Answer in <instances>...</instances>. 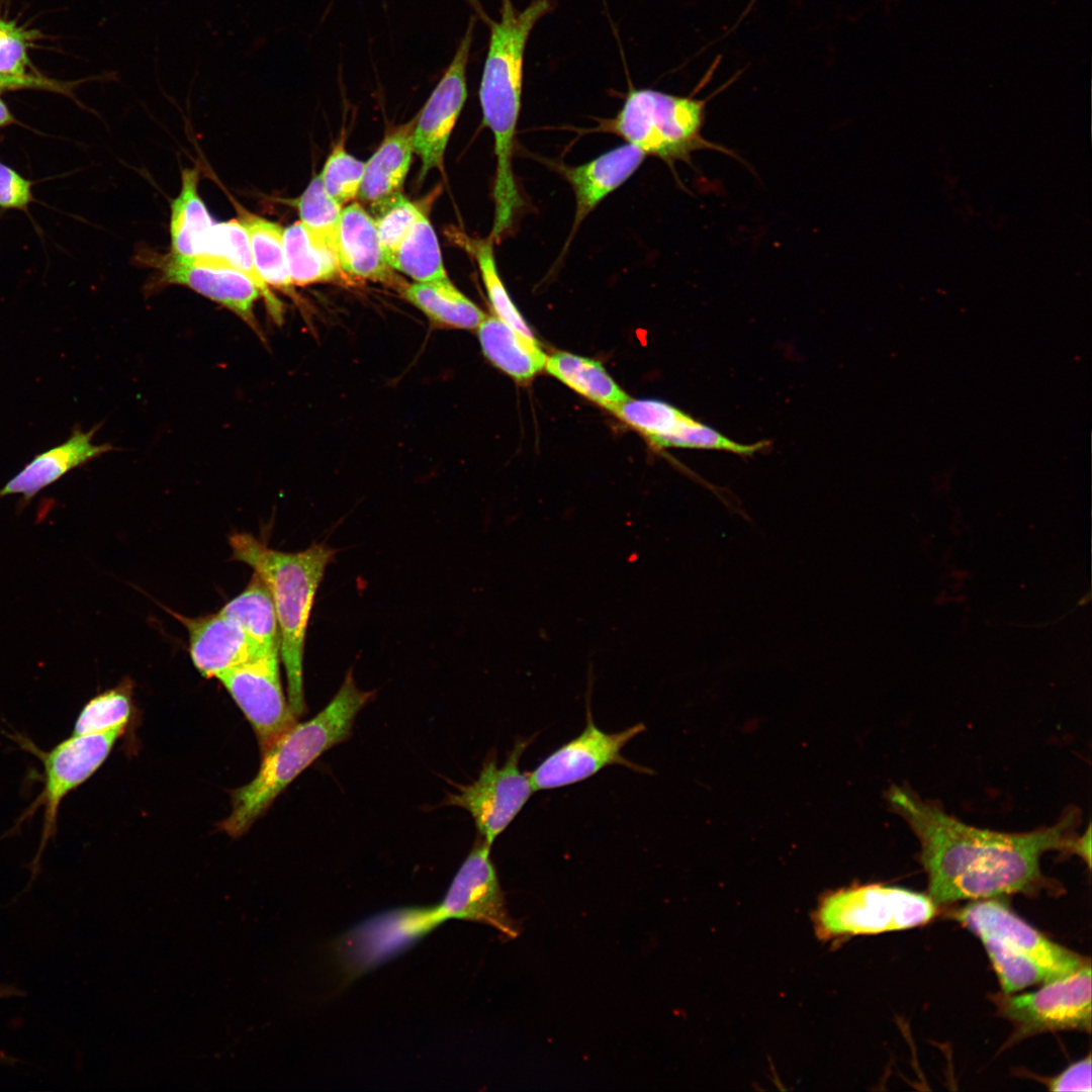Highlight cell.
Returning <instances> with one entry per match:
<instances>
[{
    "instance_id": "cell-1",
    "label": "cell",
    "mask_w": 1092,
    "mask_h": 1092,
    "mask_svg": "<svg viewBox=\"0 0 1092 1092\" xmlns=\"http://www.w3.org/2000/svg\"><path fill=\"white\" fill-rule=\"evenodd\" d=\"M889 800L920 841L928 896L936 905L1034 890L1042 882L1044 852L1078 851L1073 813L1051 827L1005 833L967 825L907 789L894 787Z\"/></svg>"
},
{
    "instance_id": "cell-2",
    "label": "cell",
    "mask_w": 1092,
    "mask_h": 1092,
    "mask_svg": "<svg viewBox=\"0 0 1092 1092\" xmlns=\"http://www.w3.org/2000/svg\"><path fill=\"white\" fill-rule=\"evenodd\" d=\"M474 7L489 28L479 101L483 123L493 133L496 157L492 233L504 235L512 228L514 217L523 205L513 173L512 156L521 110L526 46L536 23L554 9L555 3L553 0H533L520 10L512 0H500L498 20L490 19L476 2Z\"/></svg>"
},
{
    "instance_id": "cell-3",
    "label": "cell",
    "mask_w": 1092,
    "mask_h": 1092,
    "mask_svg": "<svg viewBox=\"0 0 1092 1092\" xmlns=\"http://www.w3.org/2000/svg\"><path fill=\"white\" fill-rule=\"evenodd\" d=\"M374 696L375 691L359 689L349 670L338 692L318 714L305 722H296L262 752L256 777L233 793L232 811L220 822V829L233 837L246 833L304 769L349 738L356 717Z\"/></svg>"
},
{
    "instance_id": "cell-4",
    "label": "cell",
    "mask_w": 1092,
    "mask_h": 1092,
    "mask_svg": "<svg viewBox=\"0 0 1092 1092\" xmlns=\"http://www.w3.org/2000/svg\"><path fill=\"white\" fill-rule=\"evenodd\" d=\"M233 558L254 569L271 594L280 634L287 701L296 718L305 713L303 653L305 635L317 588L337 551L312 543L297 552L272 549L246 533L229 538Z\"/></svg>"
},
{
    "instance_id": "cell-5",
    "label": "cell",
    "mask_w": 1092,
    "mask_h": 1092,
    "mask_svg": "<svg viewBox=\"0 0 1092 1092\" xmlns=\"http://www.w3.org/2000/svg\"><path fill=\"white\" fill-rule=\"evenodd\" d=\"M954 914L981 939L1003 993L1044 984L1090 963L1045 937L1002 902L977 901Z\"/></svg>"
},
{
    "instance_id": "cell-6",
    "label": "cell",
    "mask_w": 1092,
    "mask_h": 1092,
    "mask_svg": "<svg viewBox=\"0 0 1092 1092\" xmlns=\"http://www.w3.org/2000/svg\"><path fill=\"white\" fill-rule=\"evenodd\" d=\"M706 100L676 96L652 89H632L608 129L670 166L690 162L699 150L730 151L702 135Z\"/></svg>"
},
{
    "instance_id": "cell-7",
    "label": "cell",
    "mask_w": 1092,
    "mask_h": 1092,
    "mask_svg": "<svg viewBox=\"0 0 1092 1092\" xmlns=\"http://www.w3.org/2000/svg\"><path fill=\"white\" fill-rule=\"evenodd\" d=\"M936 914L929 897L910 890L863 885L826 894L813 920L819 938L829 940L877 934L922 925Z\"/></svg>"
},
{
    "instance_id": "cell-8",
    "label": "cell",
    "mask_w": 1092,
    "mask_h": 1092,
    "mask_svg": "<svg viewBox=\"0 0 1092 1092\" xmlns=\"http://www.w3.org/2000/svg\"><path fill=\"white\" fill-rule=\"evenodd\" d=\"M124 729L120 727L101 733L71 734L48 751L38 749L24 739L20 741L21 745L39 758L43 766L42 790L28 810L32 813L38 807L43 808L39 847L30 866L32 879L39 870L40 857L48 842L56 834L61 803L102 765Z\"/></svg>"
},
{
    "instance_id": "cell-9",
    "label": "cell",
    "mask_w": 1092,
    "mask_h": 1092,
    "mask_svg": "<svg viewBox=\"0 0 1092 1092\" xmlns=\"http://www.w3.org/2000/svg\"><path fill=\"white\" fill-rule=\"evenodd\" d=\"M533 738H519L503 765L494 753L484 760L477 779L458 786L443 804L466 810L472 817L478 836L489 845L521 812L535 792L528 772L520 769V759Z\"/></svg>"
},
{
    "instance_id": "cell-10",
    "label": "cell",
    "mask_w": 1092,
    "mask_h": 1092,
    "mask_svg": "<svg viewBox=\"0 0 1092 1092\" xmlns=\"http://www.w3.org/2000/svg\"><path fill=\"white\" fill-rule=\"evenodd\" d=\"M1091 987L1088 963L1034 992L997 995L995 1003L998 1012L1013 1024L1015 1039L1057 1030L1090 1032Z\"/></svg>"
},
{
    "instance_id": "cell-11",
    "label": "cell",
    "mask_w": 1092,
    "mask_h": 1092,
    "mask_svg": "<svg viewBox=\"0 0 1092 1092\" xmlns=\"http://www.w3.org/2000/svg\"><path fill=\"white\" fill-rule=\"evenodd\" d=\"M444 921L438 905L378 913L337 940V962L347 979H355L403 952Z\"/></svg>"
},
{
    "instance_id": "cell-12",
    "label": "cell",
    "mask_w": 1092,
    "mask_h": 1092,
    "mask_svg": "<svg viewBox=\"0 0 1092 1092\" xmlns=\"http://www.w3.org/2000/svg\"><path fill=\"white\" fill-rule=\"evenodd\" d=\"M645 730L646 726L643 723H637L622 731L607 733L596 726L592 712L588 710L583 731L550 753L534 770L528 772L535 792L559 789L579 783L614 764L624 765L639 772H647V768L631 762L622 755L623 748Z\"/></svg>"
},
{
    "instance_id": "cell-13",
    "label": "cell",
    "mask_w": 1092,
    "mask_h": 1092,
    "mask_svg": "<svg viewBox=\"0 0 1092 1092\" xmlns=\"http://www.w3.org/2000/svg\"><path fill=\"white\" fill-rule=\"evenodd\" d=\"M279 656L264 654L216 677L251 723L262 752L297 722L282 690Z\"/></svg>"
},
{
    "instance_id": "cell-14",
    "label": "cell",
    "mask_w": 1092,
    "mask_h": 1092,
    "mask_svg": "<svg viewBox=\"0 0 1092 1092\" xmlns=\"http://www.w3.org/2000/svg\"><path fill=\"white\" fill-rule=\"evenodd\" d=\"M490 849L491 845L478 836L438 906L446 921L454 918L482 923L513 939L520 934V927L507 909Z\"/></svg>"
},
{
    "instance_id": "cell-15",
    "label": "cell",
    "mask_w": 1092,
    "mask_h": 1092,
    "mask_svg": "<svg viewBox=\"0 0 1092 1092\" xmlns=\"http://www.w3.org/2000/svg\"><path fill=\"white\" fill-rule=\"evenodd\" d=\"M475 18L467 28L439 83L416 116L414 152L421 158V177L442 169L451 131L467 98L466 69L473 40Z\"/></svg>"
},
{
    "instance_id": "cell-16",
    "label": "cell",
    "mask_w": 1092,
    "mask_h": 1092,
    "mask_svg": "<svg viewBox=\"0 0 1092 1092\" xmlns=\"http://www.w3.org/2000/svg\"><path fill=\"white\" fill-rule=\"evenodd\" d=\"M158 267L163 282L186 286L228 308L264 341L254 312L255 302L262 295L245 274L229 268L194 264L173 254L162 259Z\"/></svg>"
},
{
    "instance_id": "cell-17",
    "label": "cell",
    "mask_w": 1092,
    "mask_h": 1092,
    "mask_svg": "<svg viewBox=\"0 0 1092 1092\" xmlns=\"http://www.w3.org/2000/svg\"><path fill=\"white\" fill-rule=\"evenodd\" d=\"M174 615L188 631L192 662L204 677H217L232 667L279 652L263 648L220 612L194 619Z\"/></svg>"
},
{
    "instance_id": "cell-18",
    "label": "cell",
    "mask_w": 1092,
    "mask_h": 1092,
    "mask_svg": "<svg viewBox=\"0 0 1092 1092\" xmlns=\"http://www.w3.org/2000/svg\"><path fill=\"white\" fill-rule=\"evenodd\" d=\"M644 158L642 151L627 143L578 166L556 165L575 197L573 223L565 247L586 216L635 173Z\"/></svg>"
},
{
    "instance_id": "cell-19",
    "label": "cell",
    "mask_w": 1092,
    "mask_h": 1092,
    "mask_svg": "<svg viewBox=\"0 0 1092 1092\" xmlns=\"http://www.w3.org/2000/svg\"><path fill=\"white\" fill-rule=\"evenodd\" d=\"M97 430L98 426L87 432L75 428L65 442L35 455L0 488V498L19 494L20 504L24 507L40 490L73 469L111 451L113 447L110 444L92 442Z\"/></svg>"
},
{
    "instance_id": "cell-20",
    "label": "cell",
    "mask_w": 1092,
    "mask_h": 1092,
    "mask_svg": "<svg viewBox=\"0 0 1092 1092\" xmlns=\"http://www.w3.org/2000/svg\"><path fill=\"white\" fill-rule=\"evenodd\" d=\"M336 252L346 273L383 283H398L379 241L374 218L359 204L342 209Z\"/></svg>"
},
{
    "instance_id": "cell-21",
    "label": "cell",
    "mask_w": 1092,
    "mask_h": 1092,
    "mask_svg": "<svg viewBox=\"0 0 1092 1092\" xmlns=\"http://www.w3.org/2000/svg\"><path fill=\"white\" fill-rule=\"evenodd\" d=\"M416 117L391 131L365 163L358 196L377 211L400 194L414 153Z\"/></svg>"
},
{
    "instance_id": "cell-22",
    "label": "cell",
    "mask_w": 1092,
    "mask_h": 1092,
    "mask_svg": "<svg viewBox=\"0 0 1092 1092\" xmlns=\"http://www.w3.org/2000/svg\"><path fill=\"white\" fill-rule=\"evenodd\" d=\"M185 259L194 264L229 268L245 274L260 290L269 315L277 325L282 324L283 304L259 274L248 235L239 218L213 223L201 253Z\"/></svg>"
},
{
    "instance_id": "cell-23",
    "label": "cell",
    "mask_w": 1092,
    "mask_h": 1092,
    "mask_svg": "<svg viewBox=\"0 0 1092 1092\" xmlns=\"http://www.w3.org/2000/svg\"><path fill=\"white\" fill-rule=\"evenodd\" d=\"M477 329L485 357L514 379L528 381L545 367L547 356L538 342L495 315H486Z\"/></svg>"
},
{
    "instance_id": "cell-24",
    "label": "cell",
    "mask_w": 1092,
    "mask_h": 1092,
    "mask_svg": "<svg viewBox=\"0 0 1092 1092\" xmlns=\"http://www.w3.org/2000/svg\"><path fill=\"white\" fill-rule=\"evenodd\" d=\"M404 298L436 326L474 330L486 314L465 296L448 277L400 287Z\"/></svg>"
},
{
    "instance_id": "cell-25",
    "label": "cell",
    "mask_w": 1092,
    "mask_h": 1092,
    "mask_svg": "<svg viewBox=\"0 0 1092 1092\" xmlns=\"http://www.w3.org/2000/svg\"><path fill=\"white\" fill-rule=\"evenodd\" d=\"M199 171L184 169L181 189L171 203L170 235L173 255L191 258L201 253L213 222L198 193Z\"/></svg>"
},
{
    "instance_id": "cell-26",
    "label": "cell",
    "mask_w": 1092,
    "mask_h": 1092,
    "mask_svg": "<svg viewBox=\"0 0 1092 1092\" xmlns=\"http://www.w3.org/2000/svg\"><path fill=\"white\" fill-rule=\"evenodd\" d=\"M544 368L569 388L611 412L629 398L603 365L593 359L557 352L547 357Z\"/></svg>"
},
{
    "instance_id": "cell-27",
    "label": "cell",
    "mask_w": 1092,
    "mask_h": 1092,
    "mask_svg": "<svg viewBox=\"0 0 1092 1092\" xmlns=\"http://www.w3.org/2000/svg\"><path fill=\"white\" fill-rule=\"evenodd\" d=\"M269 651L280 652V634L274 603L263 579L254 572L247 587L219 611Z\"/></svg>"
},
{
    "instance_id": "cell-28",
    "label": "cell",
    "mask_w": 1092,
    "mask_h": 1092,
    "mask_svg": "<svg viewBox=\"0 0 1092 1092\" xmlns=\"http://www.w3.org/2000/svg\"><path fill=\"white\" fill-rule=\"evenodd\" d=\"M251 247L255 266L265 283L285 293H293L284 247V229L277 222L242 211L239 217Z\"/></svg>"
},
{
    "instance_id": "cell-29",
    "label": "cell",
    "mask_w": 1092,
    "mask_h": 1092,
    "mask_svg": "<svg viewBox=\"0 0 1092 1092\" xmlns=\"http://www.w3.org/2000/svg\"><path fill=\"white\" fill-rule=\"evenodd\" d=\"M283 247L288 272L294 285L327 282L334 279L341 270L336 253L313 241L300 221L284 229Z\"/></svg>"
},
{
    "instance_id": "cell-30",
    "label": "cell",
    "mask_w": 1092,
    "mask_h": 1092,
    "mask_svg": "<svg viewBox=\"0 0 1092 1092\" xmlns=\"http://www.w3.org/2000/svg\"><path fill=\"white\" fill-rule=\"evenodd\" d=\"M388 264L416 282H430L447 277L437 236L423 211Z\"/></svg>"
},
{
    "instance_id": "cell-31",
    "label": "cell",
    "mask_w": 1092,
    "mask_h": 1092,
    "mask_svg": "<svg viewBox=\"0 0 1092 1092\" xmlns=\"http://www.w3.org/2000/svg\"><path fill=\"white\" fill-rule=\"evenodd\" d=\"M39 36L38 31L19 27L0 15V89H58L52 82L29 71L27 51Z\"/></svg>"
},
{
    "instance_id": "cell-32",
    "label": "cell",
    "mask_w": 1092,
    "mask_h": 1092,
    "mask_svg": "<svg viewBox=\"0 0 1092 1092\" xmlns=\"http://www.w3.org/2000/svg\"><path fill=\"white\" fill-rule=\"evenodd\" d=\"M614 413L659 447H663L690 418L673 405L654 399L628 398Z\"/></svg>"
},
{
    "instance_id": "cell-33",
    "label": "cell",
    "mask_w": 1092,
    "mask_h": 1092,
    "mask_svg": "<svg viewBox=\"0 0 1092 1092\" xmlns=\"http://www.w3.org/2000/svg\"><path fill=\"white\" fill-rule=\"evenodd\" d=\"M300 222L316 243L336 252L342 205L326 192L320 175L313 177L298 199Z\"/></svg>"
},
{
    "instance_id": "cell-34",
    "label": "cell",
    "mask_w": 1092,
    "mask_h": 1092,
    "mask_svg": "<svg viewBox=\"0 0 1092 1092\" xmlns=\"http://www.w3.org/2000/svg\"><path fill=\"white\" fill-rule=\"evenodd\" d=\"M493 243L494 242L490 238L472 241L470 243V250L478 263L481 278L493 308L494 315L526 338L537 341L517 306L509 296L498 275L494 260Z\"/></svg>"
},
{
    "instance_id": "cell-35",
    "label": "cell",
    "mask_w": 1092,
    "mask_h": 1092,
    "mask_svg": "<svg viewBox=\"0 0 1092 1092\" xmlns=\"http://www.w3.org/2000/svg\"><path fill=\"white\" fill-rule=\"evenodd\" d=\"M130 701L125 689L117 687L92 698L76 718L72 735L106 732L125 728L130 715Z\"/></svg>"
},
{
    "instance_id": "cell-36",
    "label": "cell",
    "mask_w": 1092,
    "mask_h": 1092,
    "mask_svg": "<svg viewBox=\"0 0 1092 1092\" xmlns=\"http://www.w3.org/2000/svg\"><path fill=\"white\" fill-rule=\"evenodd\" d=\"M365 163L348 154L343 144L334 148L320 174L328 195L337 203L354 199L360 190Z\"/></svg>"
},
{
    "instance_id": "cell-37",
    "label": "cell",
    "mask_w": 1092,
    "mask_h": 1092,
    "mask_svg": "<svg viewBox=\"0 0 1092 1092\" xmlns=\"http://www.w3.org/2000/svg\"><path fill=\"white\" fill-rule=\"evenodd\" d=\"M421 212L422 210L401 193L374 212L377 234L387 263Z\"/></svg>"
},
{
    "instance_id": "cell-38",
    "label": "cell",
    "mask_w": 1092,
    "mask_h": 1092,
    "mask_svg": "<svg viewBox=\"0 0 1092 1092\" xmlns=\"http://www.w3.org/2000/svg\"><path fill=\"white\" fill-rule=\"evenodd\" d=\"M763 446L761 442L756 444L734 442L693 418H690L664 445V447L721 450L740 455H751Z\"/></svg>"
},
{
    "instance_id": "cell-39",
    "label": "cell",
    "mask_w": 1092,
    "mask_h": 1092,
    "mask_svg": "<svg viewBox=\"0 0 1092 1092\" xmlns=\"http://www.w3.org/2000/svg\"><path fill=\"white\" fill-rule=\"evenodd\" d=\"M32 182L0 162V207L24 209L33 199Z\"/></svg>"
},
{
    "instance_id": "cell-40",
    "label": "cell",
    "mask_w": 1092,
    "mask_h": 1092,
    "mask_svg": "<svg viewBox=\"0 0 1092 1092\" xmlns=\"http://www.w3.org/2000/svg\"><path fill=\"white\" fill-rule=\"evenodd\" d=\"M1051 1091H1087L1091 1087V1056L1070 1065L1045 1083Z\"/></svg>"
},
{
    "instance_id": "cell-41",
    "label": "cell",
    "mask_w": 1092,
    "mask_h": 1092,
    "mask_svg": "<svg viewBox=\"0 0 1092 1092\" xmlns=\"http://www.w3.org/2000/svg\"><path fill=\"white\" fill-rule=\"evenodd\" d=\"M24 991L14 985L0 984V999L24 996ZM16 1060L0 1052V1063L14 1064Z\"/></svg>"
},
{
    "instance_id": "cell-42",
    "label": "cell",
    "mask_w": 1092,
    "mask_h": 1092,
    "mask_svg": "<svg viewBox=\"0 0 1092 1092\" xmlns=\"http://www.w3.org/2000/svg\"><path fill=\"white\" fill-rule=\"evenodd\" d=\"M15 122V118L7 108L6 104L0 99V126L9 125Z\"/></svg>"
}]
</instances>
